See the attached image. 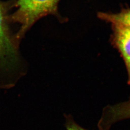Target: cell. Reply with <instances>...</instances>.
<instances>
[{
  "mask_svg": "<svg viewBox=\"0 0 130 130\" xmlns=\"http://www.w3.org/2000/svg\"><path fill=\"white\" fill-rule=\"evenodd\" d=\"M59 0H17V9L10 17V21L20 25L14 35L17 42L39 19L48 14L58 16L57 5Z\"/></svg>",
  "mask_w": 130,
  "mask_h": 130,
  "instance_id": "cell-1",
  "label": "cell"
},
{
  "mask_svg": "<svg viewBox=\"0 0 130 130\" xmlns=\"http://www.w3.org/2000/svg\"><path fill=\"white\" fill-rule=\"evenodd\" d=\"M98 17L111 25H119L130 29V8H123L117 13L100 12Z\"/></svg>",
  "mask_w": 130,
  "mask_h": 130,
  "instance_id": "cell-5",
  "label": "cell"
},
{
  "mask_svg": "<svg viewBox=\"0 0 130 130\" xmlns=\"http://www.w3.org/2000/svg\"><path fill=\"white\" fill-rule=\"evenodd\" d=\"M112 44L120 53L125 65L128 74V83L130 84V29L111 25Z\"/></svg>",
  "mask_w": 130,
  "mask_h": 130,
  "instance_id": "cell-3",
  "label": "cell"
},
{
  "mask_svg": "<svg viewBox=\"0 0 130 130\" xmlns=\"http://www.w3.org/2000/svg\"><path fill=\"white\" fill-rule=\"evenodd\" d=\"M129 119L130 100L106 107L98 123V127L101 130H107L117 121Z\"/></svg>",
  "mask_w": 130,
  "mask_h": 130,
  "instance_id": "cell-4",
  "label": "cell"
},
{
  "mask_svg": "<svg viewBox=\"0 0 130 130\" xmlns=\"http://www.w3.org/2000/svg\"><path fill=\"white\" fill-rule=\"evenodd\" d=\"M9 6L0 1V69L12 68L18 60V43L10 29Z\"/></svg>",
  "mask_w": 130,
  "mask_h": 130,
  "instance_id": "cell-2",
  "label": "cell"
},
{
  "mask_svg": "<svg viewBox=\"0 0 130 130\" xmlns=\"http://www.w3.org/2000/svg\"><path fill=\"white\" fill-rule=\"evenodd\" d=\"M65 118L66 130H87L78 124L71 115H66Z\"/></svg>",
  "mask_w": 130,
  "mask_h": 130,
  "instance_id": "cell-6",
  "label": "cell"
}]
</instances>
